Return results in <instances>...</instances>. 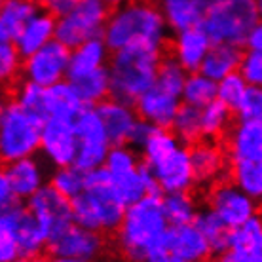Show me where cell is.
I'll return each instance as SVG.
<instances>
[{"mask_svg": "<svg viewBox=\"0 0 262 262\" xmlns=\"http://www.w3.org/2000/svg\"><path fill=\"white\" fill-rule=\"evenodd\" d=\"M2 2H6V0H2Z\"/></svg>", "mask_w": 262, "mask_h": 262, "instance_id": "cell-54", "label": "cell"}, {"mask_svg": "<svg viewBox=\"0 0 262 262\" xmlns=\"http://www.w3.org/2000/svg\"><path fill=\"white\" fill-rule=\"evenodd\" d=\"M111 48L106 46V42L103 36L99 38H92L80 44L78 48L71 50V65H69V80L80 78L84 74L95 72L99 69L108 67L111 61Z\"/></svg>", "mask_w": 262, "mask_h": 262, "instance_id": "cell-25", "label": "cell"}, {"mask_svg": "<svg viewBox=\"0 0 262 262\" xmlns=\"http://www.w3.org/2000/svg\"><path fill=\"white\" fill-rule=\"evenodd\" d=\"M44 92H46V88H42V85L23 78V82H19L17 88H15V92H13V99H15L21 106H25L27 111H33L42 116ZM42 118H44V116H42Z\"/></svg>", "mask_w": 262, "mask_h": 262, "instance_id": "cell-39", "label": "cell"}, {"mask_svg": "<svg viewBox=\"0 0 262 262\" xmlns=\"http://www.w3.org/2000/svg\"><path fill=\"white\" fill-rule=\"evenodd\" d=\"M245 46L249 48V50H255V52H262V19L253 27Z\"/></svg>", "mask_w": 262, "mask_h": 262, "instance_id": "cell-46", "label": "cell"}, {"mask_svg": "<svg viewBox=\"0 0 262 262\" xmlns=\"http://www.w3.org/2000/svg\"><path fill=\"white\" fill-rule=\"evenodd\" d=\"M27 207L36 216V221L44 228L50 242L55 236H59L63 230L74 224L72 202L55 190L52 184H46L31 200H27Z\"/></svg>", "mask_w": 262, "mask_h": 262, "instance_id": "cell-12", "label": "cell"}, {"mask_svg": "<svg viewBox=\"0 0 262 262\" xmlns=\"http://www.w3.org/2000/svg\"><path fill=\"white\" fill-rule=\"evenodd\" d=\"M85 183H88V171L80 169L78 165L57 167L50 177V184L71 202L85 190Z\"/></svg>", "mask_w": 262, "mask_h": 262, "instance_id": "cell-35", "label": "cell"}, {"mask_svg": "<svg viewBox=\"0 0 262 262\" xmlns=\"http://www.w3.org/2000/svg\"><path fill=\"white\" fill-rule=\"evenodd\" d=\"M165 215L169 219L171 226H181V224H190L196 221L198 216V205L194 198L188 192H173L165 194L164 198Z\"/></svg>", "mask_w": 262, "mask_h": 262, "instance_id": "cell-36", "label": "cell"}, {"mask_svg": "<svg viewBox=\"0 0 262 262\" xmlns=\"http://www.w3.org/2000/svg\"><path fill=\"white\" fill-rule=\"evenodd\" d=\"M209 207L234 230L256 215V200L247 196L234 181H221L211 186Z\"/></svg>", "mask_w": 262, "mask_h": 262, "instance_id": "cell-14", "label": "cell"}, {"mask_svg": "<svg viewBox=\"0 0 262 262\" xmlns=\"http://www.w3.org/2000/svg\"><path fill=\"white\" fill-rule=\"evenodd\" d=\"M160 63V52L143 46L112 52L108 61L111 95L131 105L137 103L139 97L156 84Z\"/></svg>", "mask_w": 262, "mask_h": 262, "instance_id": "cell-5", "label": "cell"}, {"mask_svg": "<svg viewBox=\"0 0 262 262\" xmlns=\"http://www.w3.org/2000/svg\"><path fill=\"white\" fill-rule=\"evenodd\" d=\"M74 127L78 139L76 165L84 171H95L103 167L114 144L108 137V131L99 116L97 108L85 106L82 114L74 120Z\"/></svg>", "mask_w": 262, "mask_h": 262, "instance_id": "cell-10", "label": "cell"}, {"mask_svg": "<svg viewBox=\"0 0 262 262\" xmlns=\"http://www.w3.org/2000/svg\"><path fill=\"white\" fill-rule=\"evenodd\" d=\"M105 2L111 8H120V6H124V4H127L129 0H105Z\"/></svg>", "mask_w": 262, "mask_h": 262, "instance_id": "cell-48", "label": "cell"}, {"mask_svg": "<svg viewBox=\"0 0 262 262\" xmlns=\"http://www.w3.org/2000/svg\"><path fill=\"white\" fill-rule=\"evenodd\" d=\"M38 12L36 0H6L0 8V38L15 42L25 25Z\"/></svg>", "mask_w": 262, "mask_h": 262, "instance_id": "cell-27", "label": "cell"}, {"mask_svg": "<svg viewBox=\"0 0 262 262\" xmlns=\"http://www.w3.org/2000/svg\"><path fill=\"white\" fill-rule=\"evenodd\" d=\"M95 108H97L99 116L108 131L112 144H129L133 131L141 122L137 108H133L131 103L120 101L116 97L105 99Z\"/></svg>", "mask_w": 262, "mask_h": 262, "instance_id": "cell-17", "label": "cell"}, {"mask_svg": "<svg viewBox=\"0 0 262 262\" xmlns=\"http://www.w3.org/2000/svg\"><path fill=\"white\" fill-rule=\"evenodd\" d=\"M192 165H194V175L196 183L202 184H216L221 183L224 173L228 169V160L226 152L223 150L221 144L215 141H198L192 144Z\"/></svg>", "mask_w": 262, "mask_h": 262, "instance_id": "cell-20", "label": "cell"}, {"mask_svg": "<svg viewBox=\"0 0 262 262\" xmlns=\"http://www.w3.org/2000/svg\"><path fill=\"white\" fill-rule=\"evenodd\" d=\"M15 262H29L27 258H21V260H15Z\"/></svg>", "mask_w": 262, "mask_h": 262, "instance_id": "cell-53", "label": "cell"}, {"mask_svg": "<svg viewBox=\"0 0 262 262\" xmlns=\"http://www.w3.org/2000/svg\"><path fill=\"white\" fill-rule=\"evenodd\" d=\"M171 131L177 135L183 143H198L203 137V124H202V108L183 103L179 108L177 116L171 124Z\"/></svg>", "mask_w": 262, "mask_h": 262, "instance_id": "cell-34", "label": "cell"}, {"mask_svg": "<svg viewBox=\"0 0 262 262\" xmlns=\"http://www.w3.org/2000/svg\"><path fill=\"white\" fill-rule=\"evenodd\" d=\"M74 223L95 232H116L124 221L127 203L105 167L88 171L85 190L72 200Z\"/></svg>", "mask_w": 262, "mask_h": 262, "instance_id": "cell-4", "label": "cell"}, {"mask_svg": "<svg viewBox=\"0 0 262 262\" xmlns=\"http://www.w3.org/2000/svg\"><path fill=\"white\" fill-rule=\"evenodd\" d=\"M141 152L160 192H188L196 184L190 148L169 127H156Z\"/></svg>", "mask_w": 262, "mask_h": 262, "instance_id": "cell-3", "label": "cell"}, {"mask_svg": "<svg viewBox=\"0 0 262 262\" xmlns=\"http://www.w3.org/2000/svg\"><path fill=\"white\" fill-rule=\"evenodd\" d=\"M181 106H183L181 95L167 92L158 84L152 85L135 103L141 120L152 124L154 127H171Z\"/></svg>", "mask_w": 262, "mask_h": 262, "instance_id": "cell-16", "label": "cell"}, {"mask_svg": "<svg viewBox=\"0 0 262 262\" xmlns=\"http://www.w3.org/2000/svg\"><path fill=\"white\" fill-rule=\"evenodd\" d=\"M236 112L239 120H262V88L249 85Z\"/></svg>", "mask_w": 262, "mask_h": 262, "instance_id": "cell-41", "label": "cell"}, {"mask_svg": "<svg viewBox=\"0 0 262 262\" xmlns=\"http://www.w3.org/2000/svg\"><path fill=\"white\" fill-rule=\"evenodd\" d=\"M71 65V50L61 44L59 40H52L50 44L40 48L38 52L25 57L23 61V78L29 82L50 88V85L69 80Z\"/></svg>", "mask_w": 262, "mask_h": 262, "instance_id": "cell-11", "label": "cell"}, {"mask_svg": "<svg viewBox=\"0 0 262 262\" xmlns=\"http://www.w3.org/2000/svg\"><path fill=\"white\" fill-rule=\"evenodd\" d=\"M242 59H243V53L239 52V46L213 44V48L209 50L207 57L203 61L200 72H203L205 76H209L215 82H221L226 76L239 71Z\"/></svg>", "mask_w": 262, "mask_h": 262, "instance_id": "cell-28", "label": "cell"}, {"mask_svg": "<svg viewBox=\"0 0 262 262\" xmlns=\"http://www.w3.org/2000/svg\"><path fill=\"white\" fill-rule=\"evenodd\" d=\"M19 200L15 198V192H13L12 184L8 183L6 177H0V203L2 207H8L12 203H17Z\"/></svg>", "mask_w": 262, "mask_h": 262, "instance_id": "cell-45", "label": "cell"}, {"mask_svg": "<svg viewBox=\"0 0 262 262\" xmlns=\"http://www.w3.org/2000/svg\"><path fill=\"white\" fill-rule=\"evenodd\" d=\"M247 80L242 76V72L237 71L234 74H230L226 76L224 80L219 82V92H216V99L219 101H223L224 105H228L230 108H234L236 111L237 105H239V101L243 99L245 92H247Z\"/></svg>", "mask_w": 262, "mask_h": 262, "instance_id": "cell-38", "label": "cell"}, {"mask_svg": "<svg viewBox=\"0 0 262 262\" xmlns=\"http://www.w3.org/2000/svg\"><path fill=\"white\" fill-rule=\"evenodd\" d=\"M105 249L101 232L72 224L50 242V251L55 258H84L95 260Z\"/></svg>", "mask_w": 262, "mask_h": 262, "instance_id": "cell-15", "label": "cell"}, {"mask_svg": "<svg viewBox=\"0 0 262 262\" xmlns=\"http://www.w3.org/2000/svg\"><path fill=\"white\" fill-rule=\"evenodd\" d=\"M256 2V10H258V17L262 19V0H255Z\"/></svg>", "mask_w": 262, "mask_h": 262, "instance_id": "cell-51", "label": "cell"}, {"mask_svg": "<svg viewBox=\"0 0 262 262\" xmlns=\"http://www.w3.org/2000/svg\"><path fill=\"white\" fill-rule=\"evenodd\" d=\"M216 262H239V260H237L236 256L232 255V253H230V251H226V253H224V255H221V256H219V260H216Z\"/></svg>", "mask_w": 262, "mask_h": 262, "instance_id": "cell-47", "label": "cell"}, {"mask_svg": "<svg viewBox=\"0 0 262 262\" xmlns=\"http://www.w3.org/2000/svg\"><path fill=\"white\" fill-rule=\"evenodd\" d=\"M50 245V237L29 207L12 203L0 213V262L36 258Z\"/></svg>", "mask_w": 262, "mask_h": 262, "instance_id": "cell-6", "label": "cell"}, {"mask_svg": "<svg viewBox=\"0 0 262 262\" xmlns=\"http://www.w3.org/2000/svg\"><path fill=\"white\" fill-rule=\"evenodd\" d=\"M186 78H188V71H186L175 57L162 59L160 71H158V78H156L158 85H162L167 92L177 93V95L183 97V90H184V84H186Z\"/></svg>", "mask_w": 262, "mask_h": 262, "instance_id": "cell-37", "label": "cell"}, {"mask_svg": "<svg viewBox=\"0 0 262 262\" xmlns=\"http://www.w3.org/2000/svg\"><path fill=\"white\" fill-rule=\"evenodd\" d=\"M215 2L216 0H156V6L171 31L181 33L202 25L205 13Z\"/></svg>", "mask_w": 262, "mask_h": 262, "instance_id": "cell-21", "label": "cell"}, {"mask_svg": "<svg viewBox=\"0 0 262 262\" xmlns=\"http://www.w3.org/2000/svg\"><path fill=\"white\" fill-rule=\"evenodd\" d=\"M198 228L202 230V234L205 236L207 243L211 247L213 255H224L226 251H230V242H232V228L224 223L221 216L216 215L215 211L207 207L198 213L196 221H194Z\"/></svg>", "mask_w": 262, "mask_h": 262, "instance_id": "cell-29", "label": "cell"}, {"mask_svg": "<svg viewBox=\"0 0 262 262\" xmlns=\"http://www.w3.org/2000/svg\"><path fill=\"white\" fill-rule=\"evenodd\" d=\"M239 72H242L243 78L247 80L249 85L262 88V52L247 50V52L243 53Z\"/></svg>", "mask_w": 262, "mask_h": 262, "instance_id": "cell-42", "label": "cell"}, {"mask_svg": "<svg viewBox=\"0 0 262 262\" xmlns=\"http://www.w3.org/2000/svg\"><path fill=\"white\" fill-rule=\"evenodd\" d=\"M55 29H57V17L50 12H36L33 19L25 25V29L15 38V46L23 57L33 55L40 48L55 40Z\"/></svg>", "mask_w": 262, "mask_h": 262, "instance_id": "cell-26", "label": "cell"}, {"mask_svg": "<svg viewBox=\"0 0 262 262\" xmlns=\"http://www.w3.org/2000/svg\"><path fill=\"white\" fill-rule=\"evenodd\" d=\"M234 108H230L228 105H224L223 101H213L211 105L202 108V124H203V137L215 139L223 137L224 133H228L232 129V114Z\"/></svg>", "mask_w": 262, "mask_h": 262, "instance_id": "cell-33", "label": "cell"}, {"mask_svg": "<svg viewBox=\"0 0 262 262\" xmlns=\"http://www.w3.org/2000/svg\"><path fill=\"white\" fill-rule=\"evenodd\" d=\"M23 61L25 57L19 53L15 42H4L0 44V78L10 82L19 72H23Z\"/></svg>", "mask_w": 262, "mask_h": 262, "instance_id": "cell-40", "label": "cell"}, {"mask_svg": "<svg viewBox=\"0 0 262 262\" xmlns=\"http://www.w3.org/2000/svg\"><path fill=\"white\" fill-rule=\"evenodd\" d=\"M213 42L202 27L186 29L177 33L173 40V57L188 72H198L207 57Z\"/></svg>", "mask_w": 262, "mask_h": 262, "instance_id": "cell-24", "label": "cell"}, {"mask_svg": "<svg viewBox=\"0 0 262 262\" xmlns=\"http://www.w3.org/2000/svg\"><path fill=\"white\" fill-rule=\"evenodd\" d=\"M76 4H78V0H52V2L48 4V12L59 19V17L69 15V13L76 8Z\"/></svg>", "mask_w": 262, "mask_h": 262, "instance_id": "cell-44", "label": "cell"}, {"mask_svg": "<svg viewBox=\"0 0 262 262\" xmlns=\"http://www.w3.org/2000/svg\"><path fill=\"white\" fill-rule=\"evenodd\" d=\"M111 13V6L105 0H78L69 15L57 19L55 40L74 50L88 40L99 38L105 33Z\"/></svg>", "mask_w": 262, "mask_h": 262, "instance_id": "cell-9", "label": "cell"}, {"mask_svg": "<svg viewBox=\"0 0 262 262\" xmlns=\"http://www.w3.org/2000/svg\"><path fill=\"white\" fill-rule=\"evenodd\" d=\"M85 108V103L78 95L76 88L71 80H63L57 84L46 88L44 92V106L42 116L55 120H74L78 118L82 111Z\"/></svg>", "mask_w": 262, "mask_h": 262, "instance_id": "cell-22", "label": "cell"}, {"mask_svg": "<svg viewBox=\"0 0 262 262\" xmlns=\"http://www.w3.org/2000/svg\"><path fill=\"white\" fill-rule=\"evenodd\" d=\"M232 181L247 196L262 202V158L258 160H237L230 165Z\"/></svg>", "mask_w": 262, "mask_h": 262, "instance_id": "cell-30", "label": "cell"}, {"mask_svg": "<svg viewBox=\"0 0 262 262\" xmlns=\"http://www.w3.org/2000/svg\"><path fill=\"white\" fill-rule=\"evenodd\" d=\"M29 262H55V260H48V258H44V256L40 255V256H36V258H31Z\"/></svg>", "mask_w": 262, "mask_h": 262, "instance_id": "cell-50", "label": "cell"}, {"mask_svg": "<svg viewBox=\"0 0 262 262\" xmlns=\"http://www.w3.org/2000/svg\"><path fill=\"white\" fill-rule=\"evenodd\" d=\"M85 106H97L99 103H103L106 95H111V76H108V67L99 69L95 72L84 74L80 78L71 80Z\"/></svg>", "mask_w": 262, "mask_h": 262, "instance_id": "cell-31", "label": "cell"}, {"mask_svg": "<svg viewBox=\"0 0 262 262\" xmlns=\"http://www.w3.org/2000/svg\"><path fill=\"white\" fill-rule=\"evenodd\" d=\"M36 2H38V4H42V6H46V8H48V4H50L52 0H36Z\"/></svg>", "mask_w": 262, "mask_h": 262, "instance_id": "cell-52", "label": "cell"}, {"mask_svg": "<svg viewBox=\"0 0 262 262\" xmlns=\"http://www.w3.org/2000/svg\"><path fill=\"white\" fill-rule=\"evenodd\" d=\"M258 21L255 0H216L200 27L213 44L242 46Z\"/></svg>", "mask_w": 262, "mask_h": 262, "instance_id": "cell-8", "label": "cell"}, {"mask_svg": "<svg viewBox=\"0 0 262 262\" xmlns=\"http://www.w3.org/2000/svg\"><path fill=\"white\" fill-rule=\"evenodd\" d=\"M171 223L165 215L164 198L158 192L127 205L120 224L118 245L129 262H146L152 251L167 243Z\"/></svg>", "mask_w": 262, "mask_h": 262, "instance_id": "cell-2", "label": "cell"}, {"mask_svg": "<svg viewBox=\"0 0 262 262\" xmlns=\"http://www.w3.org/2000/svg\"><path fill=\"white\" fill-rule=\"evenodd\" d=\"M216 92H219V82L211 80L200 71L188 72V78L183 90V101L186 105L203 108L216 101Z\"/></svg>", "mask_w": 262, "mask_h": 262, "instance_id": "cell-32", "label": "cell"}, {"mask_svg": "<svg viewBox=\"0 0 262 262\" xmlns=\"http://www.w3.org/2000/svg\"><path fill=\"white\" fill-rule=\"evenodd\" d=\"M171 256L179 262H205L213 253L202 230L196 224H181L171 226L167 234Z\"/></svg>", "mask_w": 262, "mask_h": 262, "instance_id": "cell-19", "label": "cell"}, {"mask_svg": "<svg viewBox=\"0 0 262 262\" xmlns=\"http://www.w3.org/2000/svg\"><path fill=\"white\" fill-rule=\"evenodd\" d=\"M40 154L44 158V162H48L53 169L67 167V165H76L78 139H76L74 122L55 118L44 120Z\"/></svg>", "mask_w": 262, "mask_h": 262, "instance_id": "cell-13", "label": "cell"}, {"mask_svg": "<svg viewBox=\"0 0 262 262\" xmlns=\"http://www.w3.org/2000/svg\"><path fill=\"white\" fill-rule=\"evenodd\" d=\"M154 129H156V127H154L152 124H148V122L141 120V122H139V125L135 127V131H133V137H131L129 144L141 150L144 144L148 143V139H150V135L154 133Z\"/></svg>", "mask_w": 262, "mask_h": 262, "instance_id": "cell-43", "label": "cell"}, {"mask_svg": "<svg viewBox=\"0 0 262 262\" xmlns=\"http://www.w3.org/2000/svg\"><path fill=\"white\" fill-rule=\"evenodd\" d=\"M44 118L27 111L15 99L2 105L0 111V156L4 162L31 158L40 150Z\"/></svg>", "mask_w": 262, "mask_h": 262, "instance_id": "cell-7", "label": "cell"}, {"mask_svg": "<svg viewBox=\"0 0 262 262\" xmlns=\"http://www.w3.org/2000/svg\"><path fill=\"white\" fill-rule=\"evenodd\" d=\"M226 152L232 162L262 158V120H239L232 125Z\"/></svg>", "mask_w": 262, "mask_h": 262, "instance_id": "cell-23", "label": "cell"}, {"mask_svg": "<svg viewBox=\"0 0 262 262\" xmlns=\"http://www.w3.org/2000/svg\"><path fill=\"white\" fill-rule=\"evenodd\" d=\"M2 177L12 184L17 200H31V198L46 186V167L38 158H21L15 162H8Z\"/></svg>", "mask_w": 262, "mask_h": 262, "instance_id": "cell-18", "label": "cell"}, {"mask_svg": "<svg viewBox=\"0 0 262 262\" xmlns=\"http://www.w3.org/2000/svg\"><path fill=\"white\" fill-rule=\"evenodd\" d=\"M55 262H93V260H84V258H55Z\"/></svg>", "mask_w": 262, "mask_h": 262, "instance_id": "cell-49", "label": "cell"}, {"mask_svg": "<svg viewBox=\"0 0 262 262\" xmlns=\"http://www.w3.org/2000/svg\"><path fill=\"white\" fill-rule=\"evenodd\" d=\"M167 29L169 27L154 2L129 0L112 10L103 38L111 52L133 46L162 52L167 42Z\"/></svg>", "mask_w": 262, "mask_h": 262, "instance_id": "cell-1", "label": "cell"}]
</instances>
